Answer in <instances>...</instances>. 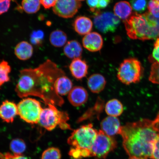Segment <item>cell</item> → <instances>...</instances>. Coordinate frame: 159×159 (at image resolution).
Masks as SVG:
<instances>
[{"label": "cell", "mask_w": 159, "mask_h": 159, "mask_svg": "<svg viewBox=\"0 0 159 159\" xmlns=\"http://www.w3.org/2000/svg\"><path fill=\"white\" fill-rule=\"evenodd\" d=\"M65 75L54 62L48 59L34 69L20 71L15 91L20 98L38 97L47 105L61 106L64 100L56 91L55 85L58 77Z\"/></svg>", "instance_id": "cell-1"}, {"label": "cell", "mask_w": 159, "mask_h": 159, "mask_svg": "<svg viewBox=\"0 0 159 159\" xmlns=\"http://www.w3.org/2000/svg\"><path fill=\"white\" fill-rule=\"evenodd\" d=\"M119 134L129 157L151 158L153 146L159 136V112L154 119H143L121 126Z\"/></svg>", "instance_id": "cell-2"}, {"label": "cell", "mask_w": 159, "mask_h": 159, "mask_svg": "<svg viewBox=\"0 0 159 159\" xmlns=\"http://www.w3.org/2000/svg\"><path fill=\"white\" fill-rule=\"evenodd\" d=\"M127 34L130 39L142 41L159 38V19L148 12L143 14L132 13L124 20Z\"/></svg>", "instance_id": "cell-3"}, {"label": "cell", "mask_w": 159, "mask_h": 159, "mask_svg": "<svg viewBox=\"0 0 159 159\" xmlns=\"http://www.w3.org/2000/svg\"><path fill=\"white\" fill-rule=\"evenodd\" d=\"M48 107L43 109L39 124L46 130L52 131L57 126L63 130H71L67 122L69 117L66 112L60 111L55 105L48 104Z\"/></svg>", "instance_id": "cell-4"}, {"label": "cell", "mask_w": 159, "mask_h": 159, "mask_svg": "<svg viewBox=\"0 0 159 159\" xmlns=\"http://www.w3.org/2000/svg\"><path fill=\"white\" fill-rule=\"evenodd\" d=\"M140 61L134 58L125 59L119 67L117 77L123 84L128 85L140 82L143 75Z\"/></svg>", "instance_id": "cell-5"}, {"label": "cell", "mask_w": 159, "mask_h": 159, "mask_svg": "<svg viewBox=\"0 0 159 159\" xmlns=\"http://www.w3.org/2000/svg\"><path fill=\"white\" fill-rule=\"evenodd\" d=\"M98 132L91 124L83 125L73 131L67 139V143L71 148L91 150Z\"/></svg>", "instance_id": "cell-6"}, {"label": "cell", "mask_w": 159, "mask_h": 159, "mask_svg": "<svg viewBox=\"0 0 159 159\" xmlns=\"http://www.w3.org/2000/svg\"><path fill=\"white\" fill-rule=\"evenodd\" d=\"M17 108L18 115L23 120L31 124H38L43 110L39 101L25 98L19 103Z\"/></svg>", "instance_id": "cell-7"}, {"label": "cell", "mask_w": 159, "mask_h": 159, "mask_svg": "<svg viewBox=\"0 0 159 159\" xmlns=\"http://www.w3.org/2000/svg\"><path fill=\"white\" fill-rule=\"evenodd\" d=\"M117 147V141L114 137L108 136L102 130H99L91 149V157L96 159H105Z\"/></svg>", "instance_id": "cell-8"}, {"label": "cell", "mask_w": 159, "mask_h": 159, "mask_svg": "<svg viewBox=\"0 0 159 159\" xmlns=\"http://www.w3.org/2000/svg\"><path fill=\"white\" fill-rule=\"evenodd\" d=\"M95 26L102 33L114 32L120 23V19L111 12L97 11L94 18Z\"/></svg>", "instance_id": "cell-9"}, {"label": "cell", "mask_w": 159, "mask_h": 159, "mask_svg": "<svg viewBox=\"0 0 159 159\" xmlns=\"http://www.w3.org/2000/svg\"><path fill=\"white\" fill-rule=\"evenodd\" d=\"M81 7V4L78 0H57L53 11L59 17L70 18L76 14Z\"/></svg>", "instance_id": "cell-10"}, {"label": "cell", "mask_w": 159, "mask_h": 159, "mask_svg": "<svg viewBox=\"0 0 159 159\" xmlns=\"http://www.w3.org/2000/svg\"><path fill=\"white\" fill-rule=\"evenodd\" d=\"M88 93L86 89L80 86L73 87L69 93L68 99L70 103L75 107L82 106L88 99Z\"/></svg>", "instance_id": "cell-11"}, {"label": "cell", "mask_w": 159, "mask_h": 159, "mask_svg": "<svg viewBox=\"0 0 159 159\" xmlns=\"http://www.w3.org/2000/svg\"><path fill=\"white\" fill-rule=\"evenodd\" d=\"M17 115H18L17 105L12 101H4L0 106V118L4 122L12 123Z\"/></svg>", "instance_id": "cell-12"}, {"label": "cell", "mask_w": 159, "mask_h": 159, "mask_svg": "<svg viewBox=\"0 0 159 159\" xmlns=\"http://www.w3.org/2000/svg\"><path fill=\"white\" fill-rule=\"evenodd\" d=\"M83 44L87 50L92 52L98 51L102 47V38L98 33L95 32H90L83 37Z\"/></svg>", "instance_id": "cell-13"}, {"label": "cell", "mask_w": 159, "mask_h": 159, "mask_svg": "<svg viewBox=\"0 0 159 159\" xmlns=\"http://www.w3.org/2000/svg\"><path fill=\"white\" fill-rule=\"evenodd\" d=\"M100 126L105 134L111 136L119 134L121 128L120 120L118 117L108 116L101 121Z\"/></svg>", "instance_id": "cell-14"}, {"label": "cell", "mask_w": 159, "mask_h": 159, "mask_svg": "<svg viewBox=\"0 0 159 159\" xmlns=\"http://www.w3.org/2000/svg\"><path fill=\"white\" fill-rule=\"evenodd\" d=\"M89 66L85 61L81 58L73 59L69 66L71 75L77 80L82 79L88 74Z\"/></svg>", "instance_id": "cell-15"}, {"label": "cell", "mask_w": 159, "mask_h": 159, "mask_svg": "<svg viewBox=\"0 0 159 159\" xmlns=\"http://www.w3.org/2000/svg\"><path fill=\"white\" fill-rule=\"evenodd\" d=\"M106 83L104 76L98 73L91 75L87 82L89 89L94 93H99L105 89Z\"/></svg>", "instance_id": "cell-16"}, {"label": "cell", "mask_w": 159, "mask_h": 159, "mask_svg": "<svg viewBox=\"0 0 159 159\" xmlns=\"http://www.w3.org/2000/svg\"><path fill=\"white\" fill-rule=\"evenodd\" d=\"M73 25L75 31L80 35H86L90 33L93 27L91 19L83 16L77 17Z\"/></svg>", "instance_id": "cell-17"}, {"label": "cell", "mask_w": 159, "mask_h": 159, "mask_svg": "<svg viewBox=\"0 0 159 159\" xmlns=\"http://www.w3.org/2000/svg\"><path fill=\"white\" fill-rule=\"evenodd\" d=\"M15 55L19 59L22 61L27 60L32 56L33 48L30 43L23 41L16 45Z\"/></svg>", "instance_id": "cell-18"}, {"label": "cell", "mask_w": 159, "mask_h": 159, "mask_svg": "<svg viewBox=\"0 0 159 159\" xmlns=\"http://www.w3.org/2000/svg\"><path fill=\"white\" fill-rule=\"evenodd\" d=\"M65 54L69 58L74 59L80 58L83 49L80 43L75 40L69 41L66 44L63 49Z\"/></svg>", "instance_id": "cell-19"}, {"label": "cell", "mask_w": 159, "mask_h": 159, "mask_svg": "<svg viewBox=\"0 0 159 159\" xmlns=\"http://www.w3.org/2000/svg\"><path fill=\"white\" fill-rule=\"evenodd\" d=\"M55 87L56 91L60 96L69 94L73 88V83L70 79L65 75L58 77L56 80Z\"/></svg>", "instance_id": "cell-20"}, {"label": "cell", "mask_w": 159, "mask_h": 159, "mask_svg": "<svg viewBox=\"0 0 159 159\" xmlns=\"http://www.w3.org/2000/svg\"><path fill=\"white\" fill-rule=\"evenodd\" d=\"M132 11L130 4L126 1L118 2L115 5L114 8V14L119 19L124 21L132 14Z\"/></svg>", "instance_id": "cell-21"}, {"label": "cell", "mask_w": 159, "mask_h": 159, "mask_svg": "<svg viewBox=\"0 0 159 159\" xmlns=\"http://www.w3.org/2000/svg\"><path fill=\"white\" fill-rule=\"evenodd\" d=\"M105 110L109 116L118 117L122 114L124 107L122 103L118 99H113L107 102Z\"/></svg>", "instance_id": "cell-22"}, {"label": "cell", "mask_w": 159, "mask_h": 159, "mask_svg": "<svg viewBox=\"0 0 159 159\" xmlns=\"http://www.w3.org/2000/svg\"><path fill=\"white\" fill-rule=\"evenodd\" d=\"M67 40L66 34L61 30H55L50 35V42L52 45L55 47H63L66 43Z\"/></svg>", "instance_id": "cell-23"}, {"label": "cell", "mask_w": 159, "mask_h": 159, "mask_svg": "<svg viewBox=\"0 0 159 159\" xmlns=\"http://www.w3.org/2000/svg\"><path fill=\"white\" fill-rule=\"evenodd\" d=\"M40 0H23L22 7L25 12L31 14L36 13L41 7Z\"/></svg>", "instance_id": "cell-24"}, {"label": "cell", "mask_w": 159, "mask_h": 159, "mask_svg": "<svg viewBox=\"0 0 159 159\" xmlns=\"http://www.w3.org/2000/svg\"><path fill=\"white\" fill-rule=\"evenodd\" d=\"M11 71V67L7 61L3 60L0 62V87L10 81L9 74Z\"/></svg>", "instance_id": "cell-25"}, {"label": "cell", "mask_w": 159, "mask_h": 159, "mask_svg": "<svg viewBox=\"0 0 159 159\" xmlns=\"http://www.w3.org/2000/svg\"><path fill=\"white\" fill-rule=\"evenodd\" d=\"M10 147L14 154L18 155L22 154L26 148L24 141L20 139H16L12 140Z\"/></svg>", "instance_id": "cell-26"}, {"label": "cell", "mask_w": 159, "mask_h": 159, "mask_svg": "<svg viewBox=\"0 0 159 159\" xmlns=\"http://www.w3.org/2000/svg\"><path fill=\"white\" fill-rule=\"evenodd\" d=\"M69 155L74 159H82L91 157V150L71 148Z\"/></svg>", "instance_id": "cell-27"}, {"label": "cell", "mask_w": 159, "mask_h": 159, "mask_svg": "<svg viewBox=\"0 0 159 159\" xmlns=\"http://www.w3.org/2000/svg\"><path fill=\"white\" fill-rule=\"evenodd\" d=\"M112 0H87V2L91 11H94L95 9L105 8L111 3Z\"/></svg>", "instance_id": "cell-28"}, {"label": "cell", "mask_w": 159, "mask_h": 159, "mask_svg": "<svg viewBox=\"0 0 159 159\" xmlns=\"http://www.w3.org/2000/svg\"><path fill=\"white\" fill-rule=\"evenodd\" d=\"M61 154L58 148H49L43 152L41 159H61Z\"/></svg>", "instance_id": "cell-29"}, {"label": "cell", "mask_w": 159, "mask_h": 159, "mask_svg": "<svg viewBox=\"0 0 159 159\" xmlns=\"http://www.w3.org/2000/svg\"><path fill=\"white\" fill-rule=\"evenodd\" d=\"M149 80L153 84L159 85V63L154 62L151 66Z\"/></svg>", "instance_id": "cell-30"}, {"label": "cell", "mask_w": 159, "mask_h": 159, "mask_svg": "<svg viewBox=\"0 0 159 159\" xmlns=\"http://www.w3.org/2000/svg\"><path fill=\"white\" fill-rule=\"evenodd\" d=\"M148 12L153 16L159 19V0H151L148 5Z\"/></svg>", "instance_id": "cell-31"}, {"label": "cell", "mask_w": 159, "mask_h": 159, "mask_svg": "<svg viewBox=\"0 0 159 159\" xmlns=\"http://www.w3.org/2000/svg\"><path fill=\"white\" fill-rule=\"evenodd\" d=\"M147 3V0H132L131 1V5L133 9L139 13L142 12L146 10Z\"/></svg>", "instance_id": "cell-32"}, {"label": "cell", "mask_w": 159, "mask_h": 159, "mask_svg": "<svg viewBox=\"0 0 159 159\" xmlns=\"http://www.w3.org/2000/svg\"><path fill=\"white\" fill-rule=\"evenodd\" d=\"M44 36V33L41 30L34 31L31 35V42L34 45H41Z\"/></svg>", "instance_id": "cell-33"}, {"label": "cell", "mask_w": 159, "mask_h": 159, "mask_svg": "<svg viewBox=\"0 0 159 159\" xmlns=\"http://www.w3.org/2000/svg\"><path fill=\"white\" fill-rule=\"evenodd\" d=\"M151 159H159V136L154 142Z\"/></svg>", "instance_id": "cell-34"}, {"label": "cell", "mask_w": 159, "mask_h": 159, "mask_svg": "<svg viewBox=\"0 0 159 159\" xmlns=\"http://www.w3.org/2000/svg\"><path fill=\"white\" fill-rule=\"evenodd\" d=\"M11 0H3L0 2V15L7 12L11 6Z\"/></svg>", "instance_id": "cell-35"}, {"label": "cell", "mask_w": 159, "mask_h": 159, "mask_svg": "<svg viewBox=\"0 0 159 159\" xmlns=\"http://www.w3.org/2000/svg\"><path fill=\"white\" fill-rule=\"evenodd\" d=\"M152 57L155 62L159 63V38L156 39L154 44V48L152 53Z\"/></svg>", "instance_id": "cell-36"}, {"label": "cell", "mask_w": 159, "mask_h": 159, "mask_svg": "<svg viewBox=\"0 0 159 159\" xmlns=\"http://www.w3.org/2000/svg\"><path fill=\"white\" fill-rule=\"evenodd\" d=\"M57 0H40L41 4L46 9H49L53 7Z\"/></svg>", "instance_id": "cell-37"}, {"label": "cell", "mask_w": 159, "mask_h": 159, "mask_svg": "<svg viewBox=\"0 0 159 159\" xmlns=\"http://www.w3.org/2000/svg\"><path fill=\"white\" fill-rule=\"evenodd\" d=\"M5 159H28L21 155L11 154L10 153H6L4 155Z\"/></svg>", "instance_id": "cell-38"}, {"label": "cell", "mask_w": 159, "mask_h": 159, "mask_svg": "<svg viewBox=\"0 0 159 159\" xmlns=\"http://www.w3.org/2000/svg\"><path fill=\"white\" fill-rule=\"evenodd\" d=\"M129 159H147L146 158L143 157H130V158Z\"/></svg>", "instance_id": "cell-39"}, {"label": "cell", "mask_w": 159, "mask_h": 159, "mask_svg": "<svg viewBox=\"0 0 159 159\" xmlns=\"http://www.w3.org/2000/svg\"><path fill=\"white\" fill-rule=\"evenodd\" d=\"M78 1H84V0H78Z\"/></svg>", "instance_id": "cell-40"}, {"label": "cell", "mask_w": 159, "mask_h": 159, "mask_svg": "<svg viewBox=\"0 0 159 159\" xmlns=\"http://www.w3.org/2000/svg\"><path fill=\"white\" fill-rule=\"evenodd\" d=\"M2 1H3V0H0V2Z\"/></svg>", "instance_id": "cell-41"}]
</instances>
